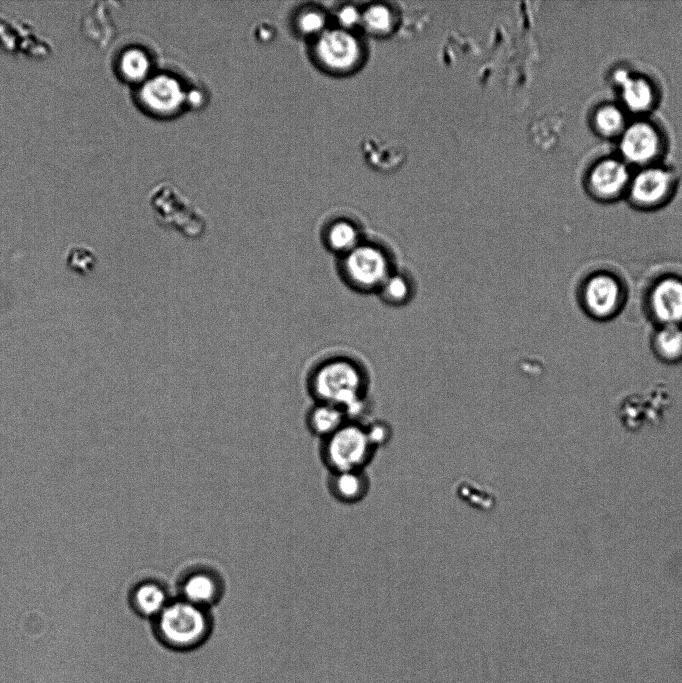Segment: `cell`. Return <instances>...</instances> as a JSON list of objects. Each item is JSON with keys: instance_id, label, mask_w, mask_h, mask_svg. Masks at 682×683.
Returning a JSON list of instances; mask_svg holds the SVG:
<instances>
[{"instance_id": "cell-3", "label": "cell", "mask_w": 682, "mask_h": 683, "mask_svg": "<svg viewBox=\"0 0 682 683\" xmlns=\"http://www.w3.org/2000/svg\"><path fill=\"white\" fill-rule=\"evenodd\" d=\"M392 248L376 240L364 239L339 257L338 271L345 284L359 293H377L398 267Z\"/></svg>"}, {"instance_id": "cell-17", "label": "cell", "mask_w": 682, "mask_h": 683, "mask_svg": "<svg viewBox=\"0 0 682 683\" xmlns=\"http://www.w3.org/2000/svg\"><path fill=\"white\" fill-rule=\"evenodd\" d=\"M347 421L342 408L322 402H317L306 418L309 431L322 440L337 431Z\"/></svg>"}, {"instance_id": "cell-13", "label": "cell", "mask_w": 682, "mask_h": 683, "mask_svg": "<svg viewBox=\"0 0 682 683\" xmlns=\"http://www.w3.org/2000/svg\"><path fill=\"white\" fill-rule=\"evenodd\" d=\"M171 599L163 583L147 579L133 587L129 595V605L136 616L151 622L163 611Z\"/></svg>"}, {"instance_id": "cell-21", "label": "cell", "mask_w": 682, "mask_h": 683, "mask_svg": "<svg viewBox=\"0 0 682 683\" xmlns=\"http://www.w3.org/2000/svg\"><path fill=\"white\" fill-rule=\"evenodd\" d=\"M593 121L595 130L603 137H620L626 128L624 113L613 104L600 106L594 113Z\"/></svg>"}, {"instance_id": "cell-19", "label": "cell", "mask_w": 682, "mask_h": 683, "mask_svg": "<svg viewBox=\"0 0 682 683\" xmlns=\"http://www.w3.org/2000/svg\"><path fill=\"white\" fill-rule=\"evenodd\" d=\"M150 67L147 54L136 47L124 50L118 60L119 74L128 82H144L149 74Z\"/></svg>"}, {"instance_id": "cell-27", "label": "cell", "mask_w": 682, "mask_h": 683, "mask_svg": "<svg viewBox=\"0 0 682 683\" xmlns=\"http://www.w3.org/2000/svg\"><path fill=\"white\" fill-rule=\"evenodd\" d=\"M258 34H259V38H260L261 40H267V39H269V38L271 37V35H272L271 29H269V28H267V27H262V28H260V29L258 30Z\"/></svg>"}, {"instance_id": "cell-23", "label": "cell", "mask_w": 682, "mask_h": 683, "mask_svg": "<svg viewBox=\"0 0 682 683\" xmlns=\"http://www.w3.org/2000/svg\"><path fill=\"white\" fill-rule=\"evenodd\" d=\"M297 23L302 33L311 35L322 31L325 25V18L322 13L309 10L300 15Z\"/></svg>"}, {"instance_id": "cell-16", "label": "cell", "mask_w": 682, "mask_h": 683, "mask_svg": "<svg viewBox=\"0 0 682 683\" xmlns=\"http://www.w3.org/2000/svg\"><path fill=\"white\" fill-rule=\"evenodd\" d=\"M416 281L407 270L397 267L383 282L377 295L389 306L407 305L416 294Z\"/></svg>"}, {"instance_id": "cell-11", "label": "cell", "mask_w": 682, "mask_h": 683, "mask_svg": "<svg viewBox=\"0 0 682 683\" xmlns=\"http://www.w3.org/2000/svg\"><path fill=\"white\" fill-rule=\"evenodd\" d=\"M185 99L180 83L165 74L146 79L139 90V100L145 109L159 115L176 112Z\"/></svg>"}, {"instance_id": "cell-9", "label": "cell", "mask_w": 682, "mask_h": 683, "mask_svg": "<svg viewBox=\"0 0 682 683\" xmlns=\"http://www.w3.org/2000/svg\"><path fill=\"white\" fill-rule=\"evenodd\" d=\"M319 62L328 70L345 72L360 59V45L347 31L329 30L320 35L315 45Z\"/></svg>"}, {"instance_id": "cell-12", "label": "cell", "mask_w": 682, "mask_h": 683, "mask_svg": "<svg viewBox=\"0 0 682 683\" xmlns=\"http://www.w3.org/2000/svg\"><path fill=\"white\" fill-rule=\"evenodd\" d=\"M651 315L662 326L682 325V279L666 276L651 288L648 297Z\"/></svg>"}, {"instance_id": "cell-14", "label": "cell", "mask_w": 682, "mask_h": 683, "mask_svg": "<svg viewBox=\"0 0 682 683\" xmlns=\"http://www.w3.org/2000/svg\"><path fill=\"white\" fill-rule=\"evenodd\" d=\"M613 80L620 87L623 104L628 110L643 113L653 106L655 91L647 79L633 76L625 69H618Z\"/></svg>"}, {"instance_id": "cell-8", "label": "cell", "mask_w": 682, "mask_h": 683, "mask_svg": "<svg viewBox=\"0 0 682 683\" xmlns=\"http://www.w3.org/2000/svg\"><path fill=\"white\" fill-rule=\"evenodd\" d=\"M661 149V136L648 121H635L620 135L619 150L626 162L646 167L658 157Z\"/></svg>"}, {"instance_id": "cell-7", "label": "cell", "mask_w": 682, "mask_h": 683, "mask_svg": "<svg viewBox=\"0 0 682 683\" xmlns=\"http://www.w3.org/2000/svg\"><path fill=\"white\" fill-rule=\"evenodd\" d=\"M582 301L590 315L606 319L619 311L624 301V289L614 275L598 272L586 280L582 289Z\"/></svg>"}, {"instance_id": "cell-1", "label": "cell", "mask_w": 682, "mask_h": 683, "mask_svg": "<svg viewBox=\"0 0 682 683\" xmlns=\"http://www.w3.org/2000/svg\"><path fill=\"white\" fill-rule=\"evenodd\" d=\"M214 618L211 609L172 598L163 611L151 621L153 638L163 648L186 653L199 649L211 637Z\"/></svg>"}, {"instance_id": "cell-20", "label": "cell", "mask_w": 682, "mask_h": 683, "mask_svg": "<svg viewBox=\"0 0 682 683\" xmlns=\"http://www.w3.org/2000/svg\"><path fill=\"white\" fill-rule=\"evenodd\" d=\"M653 347L657 355L665 361L675 362L682 359V327L663 325L655 333Z\"/></svg>"}, {"instance_id": "cell-2", "label": "cell", "mask_w": 682, "mask_h": 683, "mask_svg": "<svg viewBox=\"0 0 682 683\" xmlns=\"http://www.w3.org/2000/svg\"><path fill=\"white\" fill-rule=\"evenodd\" d=\"M369 376L362 363L349 355H334L319 362L310 374L309 386L317 402L343 410L368 396Z\"/></svg>"}, {"instance_id": "cell-4", "label": "cell", "mask_w": 682, "mask_h": 683, "mask_svg": "<svg viewBox=\"0 0 682 683\" xmlns=\"http://www.w3.org/2000/svg\"><path fill=\"white\" fill-rule=\"evenodd\" d=\"M374 450L365 425L347 421L337 431L322 440L320 455L330 472L363 470Z\"/></svg>"}, {"instance_id": "cell-15", "label": "cell", "mask_w": 682, "mask_h": 683, "mask_svg": "<svg viewBox=\"0 0 682 683\" xmlns=\"http://www.w3.org/2000/svg\"><path fill=\"white\" fill-rule=\"evenodd\" d=\"M327 485L336 500L355 503L367 494L369 481L363 470L334 471L330 472Z\"/></svg>"}, {"instance_id": "cell-25", "label": "cell", "mask_w": 682, "mask_h": 683, "mask_svg": "<svg viewBox=\"0 0 682 683\" xmlns=\"http://www.w3.org/2000/svg\"><path fill=\"white\" fill-rule=\"evenodd\" d=\"M358 19L359 14L357 10L351 6L343 7L338 14L339 23L345 28L354 26Z\"/></svg>"}, {"instance_id": "cell-10", "label": "cell", "mask_w": 682, "mask_h": 683, "mask_svg": "<svg viewBox=\"0 0 682 683\" xmlns=\"http://www.w3.org/2000/svg\"><path fill=\"white\" fill-rule=\"evenodd\" d=\"M630 181L629 171L623 161L604 158L590 169L586 184L596 199L611 201L628 191Z\"/></svg>"}, {"instance_id": "cell-26", "label": "cell", "mask_w": 682, "mask_h": 683, "mask_svg": "<svg viewBox=\"0 0 682 683\" xmlns=\"http://www.w3.org/2000/svg\"><path fill=\"white\" fill-rule=\"evenodd\" d=\"M191 105H199L202 103L203 95L198 90H191L186 94V99Z\"/></svg>"}, {"instance_id": "cell-22", "label": "cell", "mask_w": 682, "mask_h": 683, "mask_svg": "<svg viewBox=\"0 0 682 683\" xmlns=\"http://www.w3.org/2000/svg\"><path fill=\"white\" fill-rule=\"evenodd\" d=\"M363 18L366 26L375 32L387 31L392 22L390 11L382 5L368 8Z\"/></svg>"}, {"instance_id": "cell-5", "label": "cell", "mask_w": 682, "mask_h": 683, "mask_svg": "<svg viewBox=\"0 0 682 683\" xmlns=\"http://www.w3.org/2000/svg\"><path fill=\"white\" fill-rule=\"evenodd\" d=\"M177 591V597L212 609L225 594V581L217 570L208 566H195L180 576Z\"/></svg>"}, {"instance_id": "cell-24", "label": "cell", "mask_w": 682, "mask_h": 683, "mask_svg": "<svg viewBox=\"0 0 682 683\" xmlns=\"http://www.w3.org/2000/svg\"><path fill=\"white\" fill-rule=\"evenodd\" d=\"M368 438L374 448L384 445L391 436L390 427L383 421H374L365 425Z\"/></svg>"}, {"instance_id": "cell-6", "label": "cell", "mask_w": 682, "mask_h": 683, "mask_svg": "<svg viewBox=\"0 0 682 683\" xmlns=\"http://www.w3.org/2000/svg\"><path fill=\"white\" fill-rule=\"evenodd\" d=\"M674 174L657 166H646L631 179L628 195L631 202L642 209L663 205L674 192Z\"/></svg>"}, {"instance_id": "cell-18", "label": "cell", "mask_w": 682, "mask_h": 683, "mask_svg": "<svg viewBox=\"0 0 682 683\" xmlns=\"http://www.w3.org/2000/svg\"><path fill=\"white\" fill-rule=\"evenodd\" d=\"M363 240L359 228L347 220L333 222L324 234L327 248L338 257L348 253Z\"/></svg>"}]
</instances>
